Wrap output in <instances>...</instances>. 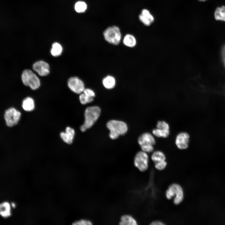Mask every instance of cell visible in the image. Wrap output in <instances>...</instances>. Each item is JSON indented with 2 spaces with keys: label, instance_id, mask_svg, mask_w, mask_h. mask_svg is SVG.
I'll return each instance as SVG.
<instances>
[{
  "label": "cell",
  "instance_id": "1",
  "mask_svg": "<svg viewBox=\"0 0 225 225\" xmlns=\"http://www.w3.org/2000/svg\"><path fill=\"white\" fill-rule=\"evenodd\" d=\"M101 113L100 108L97 106L87 107L84 112L85 121L80 127V130L83 132L91 128L97 120Z\"/></svg>",
  "mask_w": 225,
  "mask_h": 225
},
{
  "label": "cell",
  "instance_id": "2",
  "mask_svg": "<svg viewBox=\"0 0 225 225\" xmlns=\"http://www.w3.org/2000/svg\"><path fill=\"white\" fill-rule=\"evenodd\" d=\"M110 132L109 136L112 139L117 138L120 135H123L128 131V126L124 122L115 120L109 121L107 124Z\"/></svg>",
  "mask_w": 225,
  "mask_h": 225
},
{
  "label": "cell",
  "instance_id": "3",
  "mask_svg": "<svg viewBox=\"0 0 225 225\" xmlns=\"http://www.w3.org/2000/svg\"><path fill=\"white\" fill-rule=\"evenodd\" d=\"M165 196L168 200L173 198L174 204L178 205L183 201L184 194L183 189L179 184L173 183L170 185L166 191Z\"/></svg>",
  "mask_w": 225,
  "mask_h": 225
},
{
  "label": "cell",
  "instance_id": "4",
  "mask_svg": "<svg viewBox=\"0 0 225 225\" xmlns=\"http://www.w3.org/2000/svg\"><path fill=\"white\" fill-rule=\"evenodd\" d=\"M21 79L23 84L29 86L32 90H36L40 85L39 79L32 71L26 69L21 75Z\"/></svg>",
  "mask_w": 225,
  "mask_h": 225
},
{
  "label": "cell",
  "instance_id": "5",
  "mask_svg": "<svg viewBox=\"0 0 225 225\" xmlns=\"http://www.w3.org/2000/svg\"><path fill=\"white\" fill-rule=\"evenodd\" d=\"M105 40L114 45H118L121 39V34L119 28L117 26H112L107 28L104 32Z\"/></svg>",
  "mask_w": 225,
  "mask_h": 225
},
{
  "label": "cell",
  "instance_id": "6",
  "mask_svg": "<svg viewBox=\"0 0 225 225\" xmlns=\"http://www.w3.org/2000/svg\"><path fill=\"white\" fill-rule=\"evenodd\" d=\"M149 157L147 153L142 151L136 155L134 160L135 166L140 171L144 172L148 167Z\"/></svg>",
  "mask_w": 225,
  "mask_h": 225
},
{
  "label": "cell",
  "instance_id": "7",
  "mask_svg": "<svg viewBox=\"0 0 225 225\" xmlns=\"http://www.w3.org/2000/svg\"><path fill=\"white\" fill-rule=\"evenodd\" d=\"M21 116V112L15 108H12L8 109L4 114L6 125L10 127L16 125L19 120Z\"/></svg>",
  "mask_w": 225,
  "mask_h": 225
},
{
  "label": "cell",
  "instance_id": "8",
  "mask_svg": "<svg viewBox=\"0 0 225 225\" xmlns=\"http://www.w3.org/2000/svg\"><path fill=\"white\" fill-rule=\"evenodd\" d=\"M152 133L158 138L168 137L170 134L169 125L164 121H158L156 124V128L152 130Z\"/></svg>",
  "mask_w": 225,
  "mask_h": 225
},
{
  "label": "cell",
  "instance_id": "9",
  "mask_svg": "<svg viewBox=\"0 0 225 225\" xmlns=\"http://www.w3.org/2000/svg\"><path fill=\"white\" fill-rule=\"evenodd\" d=\"M68 84L70 89L78 94H80L82 92L85 88L83 81L77 77L70 78L68 81Z\"/></svg>",
  "mask_w": 225,
  "mask_h": 225
},
{
  "label": "cell",
  "instance_id": "10",
  "mask_svg": "<svg viewBox=\"0 0 225 225\" xmlns=\"http://www.w3.org/2000/svg\"><path fill=\"white\" fill-rule=\"evenodd\" d=\"M189 139L190 135L187 132H180L176 137L175 144L177 147L180 149H186L188 148Z\"/></svg>",
  "mask_w": 225,
  "mask_h": 225
},
{
  "label": "cell",
  "instance_id": "11",
  "mask_svg": "<svg viewBox=\"0 0 225 225\" xmlns=\"http://www.w3.org/2000/svg\"><path fill=\"white\" fill-rule=\"evenodd\" d=\"M32 68L39 75L45 76L49 73V66L46 62L39 61L35 62L33 65Z\"/></svg>",
  "mask_w": 225,
  "mask_h": 225
},
{
  "label": "cell",
  "instance_id": "12",
  "mask_svg": "<svg viewBox=\"0 0 225 225\" xmlns=\"http://www.w3.org/2000/svg\"><path fill=\"white\" fill-rule=\"evenodd\" d=\"M138 142L140 146L148 145H154L156 143V140L152 135L147 132L142 133L139 137Z\"/></svg>",
  "mask_w": 225,
  "mask_h": 225
},
{
  "label": "cell",
  "instance_id": "13",
  "mask_svg": "<svg viewBox=\"0 0 225 225\" xmlns=\"http://www.w3.org/2000/svg\"><path fill=\"white\" fill-rule=\"evenodd\" d=\"M75 134L74 130L69 127H67L65 132H62L60 136L63 141L68 144H71L73 141Z\"/></svg>",
  "mask_w": 225,
  "mask_h": 225
},
{
  "label": "cell",
  "instance_id": "14",
  "mask_svg": "<svg viewBox=\"0 0 225 225\" xmlns=\"http://www.w3.org/2000/svg\"><path fill=\"white\" fill-rule=\"evenodd\" d=\"M11 203L8 201H4L0 203V216L2 218L9 217L12 214Z\"/></svg>",
  "mask_w": 225,
  "mask_h": 225
},
{
  "label": "cell",
  "instance_id": "15",
  "mask_svg": "<svg viewBox=\"0 0 225 225\" xmlns=\"http://www.w3.org/2000/svg\"><path fill=\"white\" fill-rule=\"evenodd\" d=\"M119 224L121 225H136L138 223L132 216L126 214L121 216Z\"/></svg>",
  "mask_w": 225,
  "mask_h": 225
},
{
  "label": "cell",
  "instance_id": "16",
  "mask_svg": "<svg viewBox=\"0 0 225 225\" xmlns=\"http://www.w3.org/2000/svg\"><path fill=\"white\" fill-rule=\"evenodd\" d=\"M22 106L25 111L28 112L32 111L35 108L34 101L31 97H27L23 100Z\"/></svg>",
  "mask_w": 225,
  "mask_h": 225
},
{
  "label": "cell",
  "instance_id": "17",
  "mask_svg": "<svg viewBox=\"0 0 225 225\" xmlns=\"http://www.w3.org/2000/svg\"><path fill=\"white\" fill-rule=\"evenodd\" d=\"M102 83L104 87L107 89L113 88L116 85V80L112 76L108 75L102 80Z\"/></svg>",
  "mask_w": 225,
  "mask_h": 225
},
{
  "label": "cell",
  "instance_id": "18",
  "mask_svg": "<svg viewBox=\"0 0 225 225\" xmlns=\"http://www.w3.org/2000/svg\"><path fill=\"white\" fill-rule=\"evenodd\" d=\"M123 42L125 45L129 48L134 47L136 44L135 37L130 34H127L124 36Z\"/></svg>",
  "mask_w": 225,
  "mask_h": 225
},
{
  "label": "cell",
  "instance_id": "19",
  "mask_svg": "<svg viewBox=\"0 0 225 225\" xmlns=\"http://www.w3.org/2000/svg\"><path fill=\"white\" fill-rule=\"evenodd\" d=\"M151 158L154 163L166 160V157L162 152L157 150L154 152L151 156Z\"/></svg>",
  "mask_w": 225,
  "mask_h": 225
},
{
  "label": "cell",
  "instance_id": "20",
  "mask_svg": "<svg viewBox=\"0 0 225 225\" xmlns=\"http://www.w3.org/2000/svg\"><path fill=\"white\" fill-rule=\"evenodd\" d=\"M214 17L217 20L225 22V6H222L216 8L214 12Z\"/></svg>",
  "mask_w": 225,
  "mask_h": 225
},
{
  "label": "cell",
  "instance_id": "21",
  "mask_svg": "<svg viewBox=\"0 0 225 225\" xmlns=\"http://www.w3.org/2000/svg\"><path fill=\"white\" fill-rule=\"evenodd\" d=\"M62 51V48L61 45L58 42L54 43L52 46L51 50V53L54 57H58L61 54Z\"/></svg>",
  "mask_w": 225,
  "mask_h": 225
},
{
  "label": "cell",
  "instance_id": "22",
  "mask_svg": "<svg viewBox=\"0 0 225 225\" xmlns=\"http://www.w3.org/2000/svg\"><path fill=\"white\" fill-rule=\"evenodd\" d=\"M75 9L78 12L81 13L84 12L87 9V5L83 1H79L77 2L75 5Z\"/></svg>",
  "mask_w": 225,
  "mask_h": 225
},
{
  "label": "cell",
  "instance_id": "23",
  "mask_svg": "<svg viewBox=\"0 0 225 225\" xmlns=\"http://www.w3.org/2000/svg\"><path fill=\"white\" fill-rule=\"evenodd\" d=\"M79 99L81 103L84 105L92 102L93 100V98L88 96L82 92L80 94Z\"/></svg>",
  "mask_w": 225,
  "mask_h": 225
},
{
  "label": "cell",
  "instance_id": "24",
  "mask_svg": "<svg viewBox=\"0 0 225 225\" xmlns=\"http://www.w3.org/2000/svg\"><path fill=\"white\" fill-rule=\"evenodd\" d=\"M139 18L140 21L146 26L150 25L153 22L149 18L142 14L139 15Z\"/></svg>",
  "mask_w": 225,
  "mask_h": 225
},
{
  "label": "cell",
  "instance_id": "25",
  "mask_svg": "<svg viewBox=\"0 0 225 225\" xmlns=\"http://www.w3.org/2000/svg\"><path fill=\"white\" fill-rule=\"evenodd\" d=\"M167 164V162L165 160L155 163V167L158 170H162L166 168Z\"/></svg>",
  "mask_w": 225,
  "mask_h": 225
},
{
  "label": "cell",
  "instance_id": "26",
  "mask_svg": "<svg viewBox=\"0 0 225 225\" xmlns=\"http://www.w3.org/2000/svg\"><path fill=\"white\" fill-rule=\"evenodd\" d=\"M140 147L142 151L147 153L152 152L154 151V147L152 145H144Z\"/></svg>",
  "mask_w": 225,
  "mask_h": 225
},
{
  "label": "cell",
  "instance_id": "27",
  "mask_svg": "<svg viewBox=\"0 0 225 225\" xmlns=\"http://www.w3.org/2000/svg\"><path fill=\"white\" fill-rule=\"evenodd\" d=\"M83 92L86 95L90 97L94 98L95 96V94L94 91L90 88H85Z\"/></svg>",
  "mask_w": 225,
  "mask_h": 225
},
{
  "label": "cell",
  "instance_id": "28",
  "mask_svg": "<svg viewBox=\"0 0 225 225\" xmlns=\"http://www.w3.org/2000/svg\"><path fill=\"white\" fill-rule=\"evenodd\" d=\"M74 224L76 225H91L92 224V222L90 220L82 219L76 222Z\"/></svg>",
  "mask_w": 225,
  "mask_h": 225
},
{
  "label": "cell",
  "instance_id": "29",
  "mask_svg": "<svg viewBox=\"0 0 225 225\" xmlns=\"http://www.w3.org/2000/svg\"><path fill=\"white\" fill-rule=\"evenodd\" d=\"M141 14L149 18L152 22L154 20L153 16L151 14L149 11L146 9H144L142 10Z\"/></svg>",
  "mask_w": 225,
  "mask_h": 225
},
{
  "label": "cell",
  "instance_id": "30",
  "mask_svg": "<svg viewBox=\"0 0 225 225\" xmlns=\"http://www.w3.org/2000/svg\"><path fill=\"white\" fill-rule=\"evenodd\" d=\"M222 62L224 65L225 67V45H224L222 48Z\"/></svg>",
  "mask_w": 225,
  "mask_h": 225
},
{
  "label": "cell",
  "instance_id": "31",
  "mask_svg": "<svg viewBox=\"0 0 225 225\" xmlns=\"http://www.w3.org/2000/svg\"><path fill=\"white\" fill-rule=\"evenodd\" d=\"M151 225H165L163 222L159 221H155L152 222L150 224Z\"/></svg>",
  "mask_w": 225,
  "mask_h": 225
},
{
  "label": "cell",
  "instance_id": "32",
  "mask_svg": "<svg viewBox=\"0 0 225 225\" xmlns=\"http://www.w3.org/2000/svg\"><path fill=\"white\" fill-rule=\"evenodd\" d=\"M11 204L12 208H15L16 207V205L14 202H12L11 203Z\"/></svg>",
  "mask_w": 225,
  "mask_h": 225
},
{
  "label": "cell",
  "instance_id": "33",
  "mask_svg": "<svg viewBox=\"0 0 225 225\" xmlns=\"http://www.w3.org/2000/svg\"><path fill=\"white\" fill-rule=\"evenodd\" d=\"M200 1H205L207 0H198Z\"/></svg>",
  "mask_w": 225,
  "mask_h": 225
}]
</instances>
